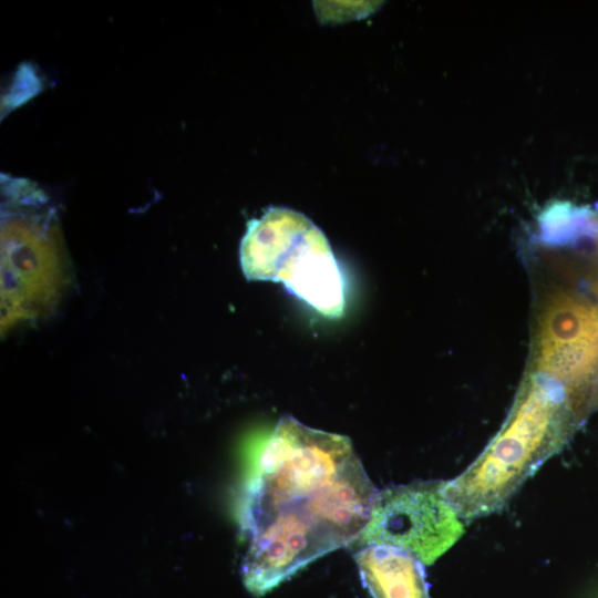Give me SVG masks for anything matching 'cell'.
Masks as SVG:
<instances>
[{
  "instance_id": "cell-5",
  "label": "cell",
  "mask_w": 598,
  "mask_h": 598,
  "mask_svg": "<svg viewBox=\"0 0 598 598\" xmlns=\"http://www.w3.org/2000/svg\"><path fill=\"white\" fill-rule=\"evenodd\" d=\"M444 481H419L378 491L360 545H390L433 564L463 535Z\"/></svg>"
},
{
  "instance_id": "cell-6",
  "label": "cell",
  "mask_w": 598,
  "mask_h": 598,
  "mask_svg": "<svg viewBox=\"0 0 598 598\" xmlns=\"http://www.w3.org/2000/svg\"><path fill=\"white\" fill-rule=\"evenodd\" d=\"M360 577L373 598H430L423 563L390 545H368L354 554Z\"/></svg>"
},
{
  "instance_id": "cell-4",
  "label": "cell",
  "mask_w": 598,
  "mask_h": 598,
  "mask_svg": "<svg viewBox=\"0 0 598 598\" xmlns=\"http://www.w3.org/2000/svg\"><path fill=\"white\" fill-rule=\"evenodd\" d=\"M2 179V308L19 307L33 295L48 293L59 270L55 215L43 193L30 182Z\"/></svg>"
},
{
  "instance_id": "cell-1",
  "label": "cell",
  "mask_w": 598,
  "mask_h": 598,
  "mask_svg": "<svg viewBox=\"0 0 598 598\" xmlns=\"http://www.w3.org/2000/svg\"><path fill=\"white\" fill-rule=\"evenodd\" d=\"M377 492L348 436L282 416L240 501L247 540L240 574L248 592L264 596L358 540Z\"/></svg>"
},
{
  "instance_id": "cell-3",
  "label": "cell",
  "mask_w": 598,
  "mask_h": 598,
  "mask_svg": "<svg viewBox=\"0 0 598 598\" xmlns=\"http://www.w3.org/2000/svg\"><path fill=\"white\" fill-rule=\"evenodd\" d=\"M239 261L248 280L281 282L290 295L328 319L344 315L343 271L324 233L302 213L272 206L250 219Z\"/></svg>"
},
{
  "instance_id": "cell-2",
  "label": "cell",
  "mask_w": 598,
  "mask_h": 598,
  "mask_svg": "<svg viewBox=\"0 0 598 598\" xmlns=\"http://www.w3.org/2000/svg\"><path fill=\"white\" fill-rule=\"evenodd\" d=\"M580 413L566 389L532 380L502 431L445 494L462 518L501 509L520 485L567 441Z\"/></svg>"
}]
</instances>
